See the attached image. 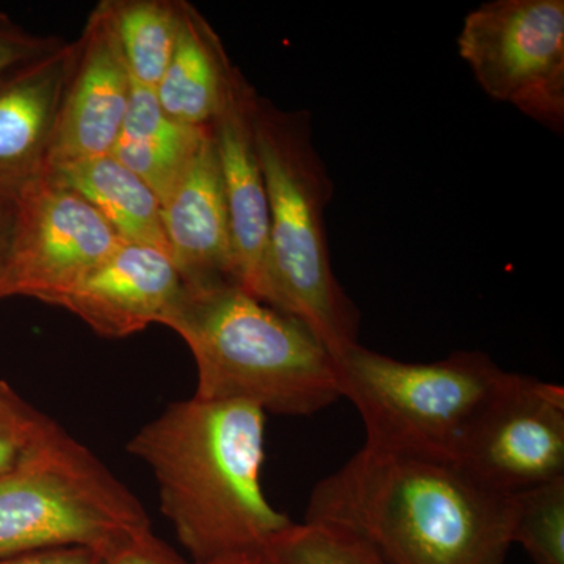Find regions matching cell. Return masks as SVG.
Segmentation results:
<instances>
[{
    "label": "cell",
    "mask_w": 564,
    "mask_h": 564,
    "mask_svg": "<svg viewBox=\"0 0 564 564\" xmlns=\"http://www.w3.org/2000/svg\"><path fill=\"white\" fill-rule=\"evenodd\" d=\"M340 397L366 426L367 447L452 459L475 415L507 377L484 351L404 362L352 345L334 359Z\"/></svg>",
    "instance_id": "cell-5"
},
{
    "label": "cell",
    "mask_w": 564,
    "mask_h": 564,
    "mask_svg": "<svg viewBox=\"0 0 564 564\" xmlns=\"http://www.w3.org/2000/svg\"><path fill=\"white\" fill-rule=\"evenodd\" d=\"M254 135L270 207L267 304L310 326L336 359L359 344L361 314L333 270L325 210L334 184L310 111L281 110L258 96Z\"/></svg>",
    "instance_id": "cell-4"
},
{
    "label": "cell",
    "mask_w": 564,
    "mask_h": 564,
    "mask_svg": "<svg viewBox=\"0 0 564 564\" xmlns=\"http://www.w3.org/2000/svg\"><path fill=\"white\" fill-rule=\"evenodd\" d=\"M124 242L91 204L52 182L21 191V226L7 296L54 303Z\"/></svg>",
    "instance_id": "cell-9"
},
{
    "label": "cell",
    "mask_w": 564,
    "mask_h": 564,
    "mask_svg": "<svg viewBox=\"0 0 564 564\" xmlns=\"http://www.w3.org/2000/svg\"><path fill=\"white\" fill-rule=\"evenodd\" d=\"M207 128L169 117L154 90L132 82L131 102L111 155L135 173L162 204L191 163Z\"/></svg>",
    "instance_id": "cell-17"
},
{
    "label": "cell",
    "mask_w": 564,
    "mask_h": 564,
    "mask_svg": "<svg viewBox=\"0 0 564 564\" xmlns=\"http://www.w3.org/2000/svg\"><path fill=\"white\" fill-rule=\"evenodd\" d=\"M102 564H193L155 536L152 529L126 538L102 555Z\"/></svg>",
    "instance_id": "cell-23"
},
{
    "label": "cell",
    "mask_w": 564,
    "mask_h": 564,
    "mask_svg": "<svg viewBox=\"0 0 564 564\" xmlns=\"http://www.w3.org/2000/svg\"><path fill=\"white\" fill-rule=\"evenodd\" d=\"M21 226V191L0 185V299H3Z\"/></svg>",
    "instance_id": "cell-24"
},
{
    "label": "cell",
    "mask_w": 564,
    "mask_h": 564,
    "mask_svg": "<svg viewBox=\"0 0 564 564\" xmlns=\"http://www.w3.org/2000/svg\"><path fill=\"white\" fill-rule=\"evenodd\" d=\"M133 84L155 90L180 35L182 0H104Z\"/></svg>",
    "instance_id": "cell-18"
},
{
    "label": "cell",
    "mask_w": 564,
    "mask_h": 564,
    "mask_svg": "<svg viewBox=\"0 0 564 564\" xmlns=\"http://www.w3.org/2000/svg\"><path fill=\"white\" fill-rule=\"evenodd\" d=\"M265 417L252 404L193 395L129 441V454L154 474L162 513L193 563L263 551L291 524L262 489Z\"/></svg>",
    "instance_id": "cell-1"
},
{
    "label": "cell",
    "mask_w": 564,
    "mask_h": 564,
    "mask_svg": "<svg viewBox=\"0 0 564 564\" xmlns=\"http://www.w3.org/2000/svg\"><path fill=\"white\" fill-rule=\"evenodd\" d=\"M76 43L47 169L110 155L131 102L132 79L102 2Z\"/></svg>",
    "instance_id": "cell-11"
},
{
    "label": "cell",
    "mask_w": 564,
    "mask_h": 564,
    "mask_svg": "<svg viewBox=\"0 0 564 564\" xmlns=\"http://www.w3.org/2000/svg\"><path fill=\"white\" fill-rule=\"evenodd\" d=\"M62 40L52 36L32 35L0 11V77L11 69L24 65L57 50Z\"/></svg>",
    "instance_id": "cell-22"
},
{
    "label": "cell",
    "mask_w": 564,
    "mask_h": 564,
    "mask_svg": "<svg viewBox=\"0 0 564 564\" xmlns=\"http://www.w3.org/2000/svg\"><path fill=\"white\" fill-rule=\"evenodd\" d=\"M452 462L500 496L564 478L563 386L508 372L475 415Z\"/></svg>",
    "instance_id": "cell-8"
},
{
    "label": "cell",
    "mask_w": 564,
    "mask_h": 564,
    "mask_svg": "<svg viewBox=\"0 0 564 564\" xmlns=\"http://www.w3.org/2000/svg\"><path fill=\"white\" fill-rule=\"evenodd\" d=\"M265 551L278 564H389L361 534L321 519L292 521Z\"/></svg>",
    "instance_id": "cell-19"
},
{
    "label": "cell",
    "mask_w": 564,
    "mask_h": 564,
    "mask_svg": "<svg viewBox=\"0 0 564 564\" xmlns=\"http://www.w3.org/2000/svg\"><path fill=\"white\" fill-rule=\"evenodd\" d=\"M184 282L170 256L151 245L122 242L55 306L77 315L102 337L121 339L165 322Z\"/></svg>",
    "instance_id": "cell-12"
},
{
    "label": "cell",
    "mask_w": 564,
    "mask_h": 564,
    "mask_svg": "<svg viewBox=\"0 0 564 564\" xmlns=\"http://www.w3.org/2000/svg\"><path fill=\"white\" fill-rule=\"evenodd\" d=\"M304 519L348 527L389 564H505L513 547L510 496L452 459L367 445L315 485Z\"/></svg>",
    "instance_id": "cell-2"
},
{
    "label": "cell",
    "mask_w": 564,
    "mask_h": 564,
    "mask_svg": "<svg viewBox=\"0 0 564 564\" xmlns=\"http://www.w3.org/2000/svg\"><path fill=\"white\" fill-rule=\"evenodd\" d=\"M459 57L494 101L564 131L563 0H491L469 11Z\"/></svg>",
    "instance_id": "cell-7"
},
{
    "label": "cell",
    "mask_w": 564,
    "mask_h": 564,
    "mask_svg": "<svg viewBox=\"0 0 564 564\" xmlns=\"http://www.w3.org/2000/svg\"><path fill=\"white\" fill-rule=\"evenodd\" d=\"M55 423L0 381V477L18 469Z\"/></svg>",
    "instance_id": "cell-21"
},
{
    "label": "cell",
    "mask_w": 564,
    "mask_h": 564,
    "mask_svg": "<svg viewBox=\"0 0 564 564\" xmlns=\"http://www.w3.org/2000/svg\"><path fill=\"white\" fill-rule=\"evenodd\" d=\"M151 529L143 505L58 423L0 477V558L61 547L106 554Z\"/></svg>",
    "instance_id": "cell-6"
},
{
    "label": "cell",
    "mask_w": 564,
    "mask_h": 564,
    "mask_svg": "<svg viewBox=\"0 0 564 564\" xmlns=\"http://www.w3.org/2000/svg\"><path fill=\"white\" fill-rule=\"evenodd\" d=\"M193 564H278L273 556L263 549V551L239 552V554L225 555L220 558L209 560L204 563Z\"/></svg>",
    "instance_id": "cell-26"
},
{
    "label": "cell",
    "mask_w": 564,
    "mask_h": 564,
    "mask_svg": "<svg viewBox=\"0 0 564 564\" xmlns=\"http://www.w3.org/2000/svg\"><path fill=\"white\" fill-rule=\"evenodd\" d=\"M510 534L533 564H564V478L510 496Z\"/></svg>",
    "instance_id": "cell-20"
},
{
    "label": "cell",
    "mask_w": 564,
    "mask_h": 564,
    "mask_svg": "<svg viewBox=\"0 0 564 564\" xmlns=\"http://www.w3.org/2000/svg\"><path fill=\"white\" fill-rule=\"evenodd\" d=\"M43 180L91 204L124 242L151 245L169 254L155 193L113 155L57 163Z\"/></svg>",
    "instance_id": "cell-16"
},
{
    "label": "cell",
    "mask_w": 564,
    "mask_h": 564,
    "mask_svg": "<svg viewBox=\"0 0 564 564\" xmlns=\"http://www.w3.org/2000/svg\"><path fill=\"white\" fill-rule=\"evenodd\" d=\"M161 207L169 256L184 285L234 282L231 229L210 126Z\"/></svg>",
    "instance_id": "cell-14"
},
{
    "label": "cell",
    "mask_w": 564,
    "mask_h": 564,
    "mask_svg": "<svg viewBox=\"0 0 564 564\" xmlns=\"http://www.w3.org/2000/svg\"><path fill=\"white\" fill-rule=\"evenodd\" d=\"M239 68L195 6L182 0L180 35L155 96L169 117L206 128L221 110Z\"/></svg>",
    "instance_id": "cell-15"
},
{
    "label": "cell",
    "mask_w": 564,
    "mask_h": 564,
    "mask_svg": "<svg viewBox=\"0 0 564 564\" xmlns=\"http://www.w3.org/2000/svg\"><path fill=\"white\" fill-rule=\"evenodd\" d=\"M258 96L239 70L210 132L228 207L234 282L267 304L272 258L269 196L254 135Z\"/></svg>",
    "instance_id": "cell-10"
},
{
    "label": "cell",
    "mask_w": 564,
    "mask_h": 564,
    "mask_svg": "<svg viewBox=\"0 0 564 564\" xmlns=\"http://www.w3.org/2000/svg\"><path fill=\"white\" fill-rule=\"evenodd\" d=\"M163 325L195 358L198 399L292 417L321 413L343 399L336 362L313 329L236 282L184 285Z\"/></svg>",
    "instance_id": "cell-3"
},
{
    "label": "cell",
    "mask_w": 564,
    "mask_h": 564,
    "mask_svg": "<svg viewBox=\"0 0 564 564\" xmlns=\"http://www.w3.org/2000/svg\"><path fill=\"white\" fill-rule=\"evenodd\" d=\"M101 552L88 547H61L0 558V564H102Z\"/></svg>",
    "instance_id": "cell-25"
},
{
    "label": "cell",
    "mask_w": 564,
    "mask_h": 564,
    "mask_svg": "<svg viewBox=\"0 0 564 564\" xmlns=\"http://www.w3.org/2000/svg\"><path fill=\"white\" fill-rule=\"evenodd\" d=\"M77 43H63L0 77V185L22 191L44 176Z\"/></svg>",
    "instance_id": "cell-13"
}]
</instances>
